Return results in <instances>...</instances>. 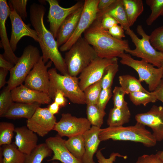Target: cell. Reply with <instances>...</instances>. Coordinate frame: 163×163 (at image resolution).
<instances>
[{
	"mask_svg": "<svg viewBox=\"0 0 163 163\" xmlns=\"http://www.w3.org/2000/svg\"><path fill=\"white\" fill-rule=\"evenodd\" d=\"M46 10L43 5L36 3L32 4L30 8V22L37 34L43 61L45 63L50 59L62 75H68L64 58L59 51L57 41L44 24L43 18Z\"/></svg>",
	"mask_w": 163,
	"mask_h": 163,
	"instance_id": "1",
	"label": "cell"
},
{
	"mask_svg": "<svg viewBox=\"0 0 163 163\" xmlns=\"http://www.w3.org/2000/svg\"><path fill=\"white\" fill-rule=\"evenodd\" d=\"M84 34V38L101 58L118 57L130 48L128 40H120L113 37L102 27L101 20L97 19Z\"/></svg>",
	"mask_w": 163,
	"mask_h": 163,
	"instance_id": "2",
	"label": "cell"
},
{
	"mask_svg": "<svg viewBox=\"0 0 163 163\" xmlns=\"http://www.w3.org/2000/svg\"><path fill=\"white\" fill-rule=\"evenodd\" d=\"M99 138L101 141L110 139L130 141L141 143L148 147L155 146L157 142L152 133L145 126L137 122L133 126H108L101 129Z\"/></svg>",
	"mask_w": 163,
	"mask_h": 163,
	"instance_id": "3",
	"label": "cell"
},
{
	"mask_svg": "<svg viewBox=\"0 0 163 163\" xmlns=\"http://www.w3.org/2000/svg\"><path fill=\"white\" fill-rule=\"evenodd\" d=\"M48 72L50 81L48 94L51 99L54 100L56 91L60 90L72 103L86 104L84 92L79 85L78 78L60 74L56 68L50 69Z\"/></svg>",
	"mask_w": 163,
	"mask_h": 163,
	"instance_id": "4",
	"label": "cell"
},
{
	"mask_svg": "<svg viewBox=\"0 0 163 163\" xmlns=\"http://www.w3.org/2000/svg\"><path fill=\"white\" fill-rule=\"evenodd\" d=\"M98 57L92 46L81 37L65 53L68 75L77 76Z\"/></svg>",
	"mask_w": 163,
	"mask_h": 163,
	"instance_id": "5",
	"label": "cell"
},
{
	"mask_svg": "<svg viewBox=\"0 0 163 163\" xmlns=\"http://www.w3.org/2000/svg\"><path fill=\"white\" fill-rule=\"evenodd\" d=\"M136 31L142 38H139L130 29L125 31V34L130 37L135 48H130L125 52L132 56L140 58L154 66L160 68L163 63V53L156 50L152 45L149 36L147 34L141 25L137 26Z\"/></svg>",
	"mask_w": 163,
	"mask_h": 163,
	"instance_id": "6",
	"label": "cell"
},
{
	"mask_svg": "<svg viewBox=\"0 0 163 163\" xmlns=\"http://www.w3.org/2000/svg\"><path fill=\"white\" fill-rule=\"evenodd\" d=\"M41 56L37 47L29 45L25 47L16 63L10 71L8 88L11 90L22 84Z\"/></svg>",
	"mask_w": 163,
	"mask_h": 163,
	"instance_id": "7",
	"label": "cell"
},
{
	"mask_svg": "<svg viewBox=\"0 0 163 163\" xmlns=\"http://www.w3.org/2000/svg\"><path fill=\"white\" fill-rule=\"evenodd\" d=\"M120 63L135 70L138 73L139 79L148 85L150 92L155 91L161 83L163 75L161 68H156L149 63L142 60H136L131 55L124 52L118 56Z\"/></svg>",
	"mask_w": 163,
	"mask_h": 163,
	"instance_id": "8",
	"label": "cell"
},
{
	"mask_svg": "<svg viewBox=\"0 0 163 163\" xmlns=\"http://www.w3.org/2000/svg\"><path fill=\"white\" fill-rule=\"evenodd\" d=\"M99 2V0L85 1L82 11L76 28L71 37L60 47V51H68L96 19L98 11Z\"/></svg>",
	"mask_w": 163,
	"mask_h": 163,
	"instance_id": "9",
	"label": "cell"
},
{
	"mask_svg": "<svg viewBox=\"0 0 163 163\" xmlns=\"http://www.w3.org/2000/svg\"><path fill=\"white\" fill-rule=\"evenodd\" d=\"M91 125L86 118L77 117L69 113H63L53 130L56 131L61 137L66 136L69 138L83 135L90 129Z\"/></svg>",
	"mask_w": 163,
	"mask_h": 163,
	"instance_id": "10",
	"label": "cell"
},
{
	"mask_svg": "<svg viewBox=\"0 0 163 163\" xmlns=\"http://www.w3.org/2000/svg\"><path fill=\"white\" fill-rule=\"evenodd\" d=\"M52 62L50 61L45 65L41 56L26 78L24 85L30 89L48 94L50 81L47 69Z\"/></svg>",
	"mask_w": 163,
	"mask_h": 163,
	"instance_id": "11",
	"label": "cell"
},
{
	"mask_svg": "<svg viewBox=\"0 0 163 163\" xmlns=\"http://www.w3.org/2000/svg\"><path fill=\"white\" fill-rule=\"evenodd\" d=\"M118 60L117 57L111 59L98 57L80 73L79 85L83 91L89 86L101 80L106 68Z\"/></svg>",
	"mask_w": 163,
	"mask_h": 163,
	"instance_id": "12",
	"label": "cell"
},
{
	"mask_svg": "<svg viewBox=\"0 0 163 163\" xmlns=\"http://www.w3.org/2000/svg\"><path fill=\"white\" fill-rule=\"evenodd\" d=\"M54 115L48 108H37L32 117L27 121V126L30 130L43 137L53 128L56 123Z\"/></svg>",
	"mask_w": 163,
	"mask_h": 163,
	"instance_id": "13",
	"label": "cell"
},
{
	"mask_svg": "<svg viewBox=\"0 0 163 163\" xmlns=\"http://www.w3.org/2000/svg\"><path fill=\"white\" fill-rule=\"evenodd\" d=\"M136 122L151 129L157 142L163 140V107L153 105L148 111L138 113L135 116Z\"/></svg>",
	"mask_w": 163,
	"mask_h": 163,
	"instance_id": "14",
	"label": "cell"
},
{
	"mask_svg": "<svg viewBox=\"0 0 163 163\" xmlns=\"http://www.w3.org/2000/svg\"><path fill=\"white\" fill-rule=\"evenodd\" d=\"M8 5L10 8L9 17L11 26L10 43L13 51L16 50L18 42L24 36L30 37L38 42L39 39L37 32L31 28L29 25L25 24L11 5L9 3Z\"/></svg>",
	"mask_w": 163,
	"mask_h": 163,
	"instance_id": "15",
	"label": "cell"
},
{
	"mask_svg": "<svg viewBox=\"0 0 163 163\" xmlns=\"http://www.w3.org/2000/svg\"><path fill=\"white\" fill-rule=\"evenodd\" d=\"M50 8L48 15L50 24V31L55 38L61 25L70 14L83 5L82 3L78 2L68 8L61 6L56 0H47Z\"/></svg>",
	"mask_w": 163,
	"mask_h": 163,
	"instance_id": "16",
	"label": "cell"
},
{
	"mask_svg": "<svg viewBox=\"0 0 163 163\" xmlns=\"http://www.w3.org/2000/svg\"><path fill=\"white\" fill-rule=\"evenodd\" d=\"M10 8L6 0H0V36L1 41L4 50L3 56L7 60L15 65L19 59L14 53L8 37L5 23L9 16Z\"/></svg>",
	"mask_w": 163,
	"mask_h": 163,
	"instance_id": "17",
	"label": "cell"
},
{
	"mask_svg": "<svg viewBox=\"0 0 163 163\" xmlns=\"http://www.w3.org/2000/svg\"><path fill=\"white\" fill-rule=\"evenodd\" d=\"M14 102L26 104H47L51 101L49 94L29 88L22 84L11 90Z\"/></svg>",
	"mask_w": 163,
	"mask_h": 163,
	"instance_id": "18",
	"label": "cell"
},
{
	"mask_svg": "<svg viewBox=\"0 0 163 163\" xmlns=\"http://www.w3.org/2000/svg\"><path fill=\"white\" fill-rule=\"evenodd\" d=\"M65 141L58 135L46 139L45 143L53 153L48 161L58 160L62 163H82V160L76 158L68 149Z\"/></svg>",
	"mask_w": 163,
	"mask_h": 163,
	"instance_id": "19",
	"label": "cell"
},
{
	"mask_svg": "<svg viewBox=\"0 0 163 163\" xmlns=\"http://www.w3.org/2000/svg\"><path fill=\"white\" fill-rule=\"evenodd\" d=\"M14 143L18 149L26 155L30 154L38 145L37 134L27 126L15 128Z\"/></svg>",
	"mask_w": 163,
	"mask_h": 163,
	"instance_id": "20",
	"label": "cell"
},
{
	"mask_svg": "<svg viewBox=\"0 0 163 163\" xmlns=\"http://www.w3.org/2000/svg\"><path fill=\"white\" fill-rule=\"evenodd\" d=\"M83 6L69 15L61 25L56 37L58 47L65 43L75 31L81 15Z\"/></svg>",
	"mask_w": 163,
	"mask_h": 163,
	"instance_id": "21",
	"label": "cell"
},
{
	"mask_svg": "<svg viewBox=\"0 0 163 163\" xmlns=\"http://www.w3.org/2000/svg\"><path fill=\"white\" fill-rule=\"evenodd\" d=\"M101 128L92 126L83 134L85 151L82 159V163H95L94 156L97 151L100 143L99 134Z\"/></svg>",
	"mask_w": 163,
	"mask_h": 163,
	"instance_id": "22",
	"label": "cell"
},
{
	"mask_svg": "<svg viewBox=\"0 0 163 163\" xmlns=\"http://www.w3.org/2000/svg\"><path fill=\"white\" fill-rule=\"evenodd\" d=\"M40 105L41 104L36 103H14L7 111L0 117L13 119L24 118L28 120L32 117L37 108L40 107Z\"/></svg>",
	"mask_w": 163,
	"mask_h": 163,
	"instance_id": "23",
	"label": "cell"
},
{
	"mask_svg": "<svg viewBox=\"0 0 163 163\" xmlns=\"http://www.w3.org/2000/svg\"><path fill=\"white\" fill-rule=\"evenodd\" d=\"M130 27L132 26L144 11L142 0H122Z\"/></svg>",
	"mask_w": 163,
	"mask_h": 163,
	"instance_id": "24",
	"label": "cell"
},
{
	"mask_svg": "<svg viewBox=\"0 0 163 163\" xmlns=\"http://www.w3.org/2000/svg\"><path fill=\"white\" fill-rule=\"evenodd\" d=\"M131 115L128 107L125 108L113 107L110 111L107 124L109 126H123L129 122Z\"/></svg>",
	"mask_w": 163,
	"mask_h": 163,
	"instance_id": "25",
	"label": "cell"
},
{
	"mask_svg": "<svg viewBox=\"0 0 163 163\" xmlns=\"http://www.w3.org/2000/svg\"><path fill=\"white\" fill-rule=\"evenodd\" d=\"M1 147L2 163H25L26 155L20 151L14 143Z\"/></svg>",
	"mask_w": 163,
	"mask_h": 163,
	"instance_id": "26",
	"label": "cell"
},
{
	"mask_svg": "<svg viewBox=\"0 0 163 163\" xmlns=\"http://www.w3.org/2000/svg\"><path fill=\"white\" fill-rule=\"evenodd\" d=\"M119 81L120 86L126 94L138 91L149 93L142 85L139 79L129 75H121L119 77Z\"/></svg>",
	"mask_w": 163,
	"mask_h": 163,
	"instance_id": "27",
	"label": "cell"
},
{
	"mask_svg": "<svg viewBox=\"0 0 163 163\" xmlns=\"http://www.w3.org/2000/svg\"><path fill=\"white\" fill-rule=\"evenodd\" d=\"M69 151L76 158L82 161L85 149L83 135L71 137L65 141Z\"/></svg>",
	"mask_w": 163,
	"mask_h": 163,
	"instance_id": "28",
	"label": "cell"
},
{
	"mask_svg": "<svg viewBox=\"0 0 163 163\" xmlns=\"http://www.w3.org/2000/svg\"><path fill=\"white\" fill-rule=\"evenodd\" d=\"M53 152L45 143L39 144L30 154L26 155L25 163H41L44 159L51 156Z\"/></svg>",
	"mask_w": 163,
	"mask_h": 163,
	"instance_id": "29",
	"label": "cell"
},
{
	"mask_svg": "<svg viewBox=\"0 0 163 163\" xmlns=\"http://www.w3.org/2000/svg\"><path fill=\"white\" fill-rule=\"evenodd\" d=\"M107 13L114 18L125 31L130 29L122 0H117Z\"/></svg>",
	"mask_w": 163,
	"mask_h": 163,
	"instance_id": "30",
	"label": "cell"
},
{
	"mask_svg": "<svg viewBox=\"0 0 163 163\" xmlns=\"http://www.w3.org/2000/svg\"><path fill=\"white\" fill-rule=\"evenodd\" d=\"M87 105V119L92 126L100 128L106 114L105 110L100 109L96 104H89Z\"/></svg>",
	"mask_w": 163,
	"mask_h": 163,
	"instance_id": "31",
	"label": "cell"
},
{
	"mask_svg": "<svg viewBox=\"0 0 163 163\" xmlns=\"http://www.w3.org/2000/svg\"><path fill=\"white\" fill-rule=\"evenodd\" d=\"M145 2L151 10L146 21V24L150 26L158 17H163V0H146Z\"/></svg>",
	"mask_w": 163,
	"mask_h": 163,
	"instance_id": "32",
	"label": "cell"
},
{
	"mask_svg": "<svg viewBox=\"0 0 163 163\" xmlns=\"http://www.w3.org/2000/svg\"><path fill=\"white\" fill-rule=\"evenodd\" d=\"M131 101L136 106L142 105L146 106L150 103L158 101L153 92L146 93L141 91L135 92L129 94Z\"/></svg>",
	"mask_w": 163,
	"mask_h": 163,
	"instance_id": "33",
	"label": "cell"
},
{
	"mask_svg": "<svg viewBox=\"0 0 163 163\" xmlns=\"http://www.w3.org/2000/svg\"><path fill=\"white\" fill-rule=\"evenodd\" d=\"M15 128L11 123L2 122L0 123V145L12 143V139Z\"/></svg>",
	"mask_w": 163,
	"mask_h": 163,
	"instance_id": "34",
	"label": "cell"
},
{
	"mask_svg": "<svg viewBox=\"0 0 163 163\" xmlns=\"http://www.w3.org/2000/svg\"><path fill=\"white\" fill-rule=\"evenodd\" d=\"M102 89L101 79L86 88L83 91L86 104H96Z\"/></svg>",
	"mask_w": 163,
	"mask_h": 163,
	"instance_id": "35",
	"label": "cell"
},
{
	"mask_svg": "<svg viewBox=\"0 0 163 163\" xmlns=\"http://www.w3.org/2000/svg\"><path fill=\"white\" fill-rule=\"evenodd\" d=\"M118 60L108 66L106 68L101 79L102 89L111 88L113 79L119 71Z\"/></svg>",
	"mask_w": 163,
	"mask_h": 163,
	"instance_id": "36",
	"label": "cell"
},
{
	"mask_svg": "<svg viewBox=\"0 0 163 163\" xmlns=\"http://www.w3.org/2000/svg\"><path fill=\"white\" fill-rule=\"evenodd\" d=\"M11 90L7 86L2 91L0 94V116L5 113L14 103Z\"/></svg>",
	"mask_w": 163,
	"mask_h": 163,
	"instance_id": "37",
	"label": "cell"
},
{
	"mask_svg": "<svg viewBox=\"0 0 163 163\" xmlns=\"http://www.w3.org/2000/svg\"><path fill=\"white\" fill-rule=\"evenodd\" d=\"M150 42L157 51L163 53V25L154 30L149 35Z\"/></svg>",
	"mask_w": 163,
	"mask_h": 163,
	"instance_id": "38",
	"label": "cell"
},
{
	"mask_svg": "<svg viewBox=\"0 0 163 163\" xmlns=\"http://www.w3.org/2000/svg\"><path fill=\"white\" fill-rule=\"evenodd\" d=\"M113 107L118 108L128 107V103L124 99L126 93L120 86H115L113 91Z\"/></svg>",
	"mask_w": 163,
	"mask_h": 163,
	"instance_id": "39",
	"label": "cell"
},
{
	"mask_svg": "<svg viewBox=\"0 0 163 163\" xmlns=\"http://www.w3.org/2000/svg\"><path fill=\"white\" fill-rule=\"evenodd\" d=\"M27 1V0L9 1V3L11 5L17 14L24 20H25L27 16L26 5Z\"/></svg>",
	"mask_w": 163,
	"mask_h": 163,
	"instance_id": "40",
	"label": "cell"
},
{
	"mask_svg": "<svg viewBox=\"0 0 163 163\" xmlns=\"http://www.w3.org/2000/svg\"><path fill=\"white\" fill-rule=\"evenodd\" d=\"M112 95L111 88L102 89L99 97L97 105L101 109L104 110L107 103Z\"/></svg>",
	"mask_w": 163,
	"mask_h": 163,
	"instance_id": "41",
	"label": "cell"
},
{
	"mask_svg": "<svg viewBox=\"0 0 163 163\" xmlns=\"http://www.w3.org/2000/svg\"><path fill=\"white\" fill-rule=\"evenodd\" d=\"M96 153L98 163H114L117 157L123 158L124 159L127 158L126 156L123 155L118 152H113L108 158H106L101 150L97 151Z\"/></svg>",
	"mask_w": 163,
	"mask_h": 163,
	"instance_id": "42",
	"label": "cell"
},
{
	"mask_svg": "<svg viewBox=\"0 0 163 163\" xmlns=\"http://www.w3.org/2000/svg\"><path fill=\"white\" fill-rule=\"evenodd\" d=\"M135 163H163V161L157 153L145 154L139 157Z\"/></svg>",
	"mask_w": 163,
	"mask_h": 163,
	"instance_id": "43",
	"label": "cell"
},
{
	"mask_svg": "<svg viewBox=\"0 0 163 163\" xmlns=\"http://www.w3.org/2000/svg\"><path fill=\"white\" fill-rule=\"evenodd\" d=\"M101 22L102 27L107 30L115 25L119 24L116 20L107 13L103 15Z\"/></svg>",
	"mask_w": 163,
	"mask_h": 163,
	"instance_id": "44",
	"label": "cell"
},
{
	"mask_svg": "<svg viewBox=\"0 0 163 163\" xmlns=\"http://www.w3.org/2000/svg\"><path fill=\"white\" fill-rule=\"evenodd\" d=\"M109 34L113 37L119 40H123L125 37L124 30L119 24L115 25L108 30Z\"/></svg>",
	"mask_w": 163,
	"mask_h": 163,
	"instance_id": "45",
	"label": "cell"
},
{
	"mask_svg": "<svg viewBox=\"0 0 163 163\" xmlns=\"http://www.w3.org/2000/svg\"><path fill=\"white\" fill-rule=\"evenodd\" d=\"M54 102L60 107H64L67 104V100L63 93L60 90L57 91L55 94Z\"/></svg>",
	"mask_w": 163,
	"mask_h": 163,
	"instance_id": "46",
	"label": "cell"
},
{
	"mask_svg": "<svg viewBox=\"0 0 163 163\" xmlns=\"http://www.w3.org/2000/svg\"><path fill=\"white\" fill-rule=\"evenodd\" d=\"M14 65L6 60L3 55H0V67L10 71L14 66Z\"/></svg>",
	"mask_w": 163,
	"mask_h": 163,
	"instance_id": "47",
	"label": "cell"
},
{
	"mask_svg": "<svg viewBox=\"0 0 163 163\" xmlns=\"http://www.w3.org/2000/svg\"><path fill=\"white\" fill-rule=\"evenodd\" d=\"M157 100L161 101L163 103V80L162 79L160 84L153 91Z\"/></svg>",
	"mask_w": 163,
	"mask_h": 163,
	"instance_id": "48",
	"label": "cell"
},
{
	"mask_svg": "<svg viewBox=\"0 0 163 163\" xmlns=\"http://www.w3.org/2000/svg\"><path fill=\"white\" fill-rule=\"evenodd\" d=\"M7 70L2 68L0 69V88L3 87L6 83V78L8 72Z\"/></svg>",
	"mask_w": 163,
	"mask_h": 163,
	"instance_id": "49",
	"label": "cell"
},
{
	"mask_svg": "<svg viewBox=\"0 0 163 163\" xmlns=\"http://www.w3.org/2000/svg\"><path fill=\"white\" fill-rule=\"evenodd\" d=\"M60 107L54 101L50 104L47 108L50 112L54 115L58 113Z\"/></svg>",
	"mask_w": 163,
	"mask_h": 163,
	"instance_id": "50",
	"label": "cell"
},
{
	"mask_svg": "<svg viewBox=\"0 0 163 163\" xmlns=\"http://www.w3.org/2000/svg\"><path fill=\"white\" fill-rule=\"evenodd\" d=\"M157 154L160 158L163 161V150L158 152Z\"/></svg>",
	"mask_w": 163,
	"mask_h": 163,
	"instance_id": "51",
	"label": "cell"
},
{
	"mask_svg": "<svg viewBox=\"0 0 163 163\" xmlns=\"http://www.w3.org/2000/svg\"><path fill=\"white\" fill-rule=\"evenodd\" d=\"M161 70H162V75H163V63L161 66Z\"/></svg>",
	"mask_w": 163,
	"mask_h": 163,
	"instance_id": "52",
	"label": "cell"
},
{
	"mask_svg": "<svg viewBox=\"0 0 163 163\" xmlns=\"http://www.w3.org/2000/svg\"><path fill=\"white\" fill-rule=\"evenodd\" d=\"M59 163L58 162L53 161L51 162L50 163Z\"/></svg>",
	"mask_w": 163,
	"mask_h": 163,
	"instance_id": "53",
	"label": "cell"
},
{
	"mask_svg": "<svg viewBox=\"0 0 163 163\" xmlns=\"http://www.w3.org/2000/svg\"><path fill=\"white\" fill-rule=\"evenodd\" d=\"M162 79H163V78H162Z\"/></svg>",
	"mask_w": 163,
	"mask_h": 163,
	"instance_id": "54",
	"label": "cell"
}]
</instances>
